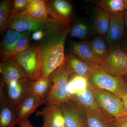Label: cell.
<instances>
[{
	"instance_id": "1",
	"label": "cell",
	"mask_w": 127,
	"mask_h": 127,
	"mask_svg": "<svg viewBox=\"0 0 127 127\" xmlns=\"http://www.w3.org/2000/svg\"><path fill=\"white\" fill-rule=\"evenodd\" d=\"M72 26L56 22L46 23L44 36L39 44L42 78H48L56 69L65 64V42Z\"/></svg>"
},
{
	"instance_id": "2",
	"label": "cell",
	"mask_w": 127,
	"mask_h": 127,
	"mask_svg": "<svg viewBox=\"0 0 127 127\" xmlns=\"http://www.w3.org/2000/svg\"><path fill=\"white\" fill-rule=\"evenodd\" d=\"M41 56L40 46L36 44L13 57L28 78L35 81L41 78Z\"/></svg>"
},
{
	"instance_id": "3",
	"label": "cell",
	"mask_w": 127,
	"mask_h": 127,
	"mask_svg": "<svg viewBox=\"0 0 127 127\" xmlns=\"http://www.w3.org/2000/svg\"><path fill=\"white\" fill-rule=\"evenodd\" d=\"M65 64L56 69L50 76L52 86L45 99L46 104L60 105L70 98L67 87L70 75Z\"/></svg>"
},
{
	"instance_id": "4",
	"label": "cell",
	"mask_w": 127,
	"mask_h": 127,
	"mask_svg": "<svg viewBox=\"0 0 127 127\" xmlns=\"http://www.w3.org/2000/svg\"><path fill=\"white\" fill-rule=\"evenodd\" d=\"M88 79L94 86L111 92L120 98L127 92V82L124 78L109 75L99 66L95 67Z\"/></svg>"
},
{
	"instance_id": "5",
	"label": "cell",
	"mask_w": 127,
	"mask_h": 127,
	"mask_svg": "<svg viewBox=\"0 0 127 127\" xmlns=\"http://www.w3.org/2000/svg\"><path fill=\"white\" fill-rule=\"evenodd\" d=\"M92 87L98 105L110 117L115 119L127 115L122 99L118 96L93 85Z\"/></svg>"
},
{
	"instance_id": "6",
	"label": "cell",
	"mask_w": 127,
	"mask_h": 127,
	"mask_svg": "<svg viewBox=\"0 0 127 127\" xmlns=\"http://www.w3.org/2000/svg\"><path fill=\"white\" fill-rule=\"evenodd\" d=\"M107 56L99 66L111 76L123 78L127 76V55L122 45L110 47Z\"/></svg>"
},
{
	"instance_id": "7",
	"label": "cell",
	"mask_w": 127,
	"mask_h": 127,
	"mask_svg": "<svg viewBox=\"0 0 127 127\" xmlns=\"http://www.w3.org/2000/svg\"><path fill=\"white\" fill-rule=\"evenodd\" d=\"M32 81L26 78L7 85L0 84V99H4L17 109L23 99L31 92Z\"/></svg>"
},
{
	"instance_id": "8",
	"label": "cell",
	"mask_w": 127,
	"mask_h": 127,
	"mask_svg": "<svg viewBox=\"0 0 127 127\" xmlns=\"http://www.w3.org/2000/svg\"><path fill=\"white\" fill-rule=\"evenodd\" d=\"M46 23L32 18L26 11L11 13L7 21L8 28L20 32L44 30Z\"/></svg>"
},
{
	"instance_id": "9",
	"label": "cell",
	"mask_w": 127,
	"mask_h": 127,
	"mask_svg": "<svg viewBox=\"0 0 127 127\" xmlns=\"http://www.w3.org/2000/svg\"><path fill=\"white\" fill-rule=\"evenodd\" d=\"M59 105L65 127H88L85 110L76 102L70 98Z\"/></svg>"
},
{
	"instance_id": "10",
	"label": "cell",
	"mask_w": 127,
	"mask_h": 127,
	"mask_svg": "<svg viewBox=\"0 0 127 127\" xmlns=\"http://www.w3.org/2000/svg\"><path fill=\"white\" fill-rule=\"evenodd\" d=\"M46 3L48 13L55 22L71 26L72 7L69 2L64 0H46Z\"/></svg>"
},
{
	"instance_id": "11",
	"label": "cell",
	"mask_w": 127,
	"mask_h": 127,
	"mask_svg": "<svg viewBox=\"0 0 127 127\" xmlns=\"http://www.w3.org/2000/svg\"><path fill=\"white\" fill-rule=\"evenodd\" d=\"M35 115L43 118L41 127H65L62 111L58 104L46 103L41 110L37 111Z\"/></svg>"
},
{
	"instance_id": "12",
	"label": "cell",
	"mask_w": 127,
	"mask_h": 127,
	"mask_svg": "<svg viewBox=\"0 0 127 127\" xmlns=\"http://www.w3.org/2000/svg\"><path fill=\"white\" fill-rule=\"evenodd\" d=\"M124 12L111 15L110 25L108 31L104 37L109 47L121 45L125 31Z\"/></svg>"
},
{
	"instance_id": "13",
	"label": "cell",
	"mask_w": 127,
	"mask_h": 127,
	"mask_svg": "<svg viewBox=\"0 0 127 127\" xmlns=\"http://www.w3.org/2000/svg\"><path fill=\"white\" fill-rule=\"evenodd\" d=\"M0 71L2 76L0 81L1 85H7L13 82L28 78L14 57L1 61Z\"/></svg>"
},
{
	"instance_id": "14",
	"label": "cell",
	"mask_w": 127,
	"mask_h": 127,
	"mask_svg": "<svg viewBox=\"0 0 127 127\" xmlns=\"http://www.w3.org/2000/svg\"><path fill=\"white\" fill-rule=\"evenodd\" d=\"M44 103L45 100L35 95L31 92L23 99L17 108V125L25 119H28L37 108Z\"/></svg>"
},
{
	"instance_id": "15",
	"label": "cell",
	"mask_w": 127,
	"mask_h": 127,
	"mask_svg": "<svg viewBox=\"0 0 127 127\" xmlns=\"http://www.w3.org/2000/svg\"><path fill=\"white\" fill-rule=\"evenodd\" d=\"M69 47L70 51L73 54L91 65L100 66L102 63V61L98 59L93 54L88 42L70 41Z\"/></svg>"
},
{
	"instance_id": "16",
	"label": "cell",
	"mask_w": 127,
	"mask_h": 127,
	"mask_svg": "<svg viewBox=\"0 0 127 127\" xmlns=\"http://www.w3.org/2000/svg\"><path fill=\"white\" fill-rule=\"evenodd\" d=\"M66 56L65 65L70 75H78L89 78L95 66L87 63L75 55L68 54Z\"/></svg>"
},
{
	"instance_id": "17",
	"label": "cell",
	"mask_w": 127,
	"mask_h": 127,
	"mask_svg": "<svg viewBox=\"0 0 127 127\" xmlns=\"http://www.w3.org/2000/svg\"><path fill=\"white\" fill-rule=\"evenodd\" d=\"M88 127H113L114 119L101 108L85 109Z\"/></svg>"
},
{
	"instance_id": "18",
	"label": "cell",
	"mask_w": 127,
	"mask_h": 127,
	"mask_svg": "<svg viewBox=\"0 0 127 127\" xmlns=\"http://www.w3.org/2000/svg\"><path fill=\"white\" fill-rule=\"evenodd\" d=\"M27 32H20L10 29L7 31L1 44V61L11 57L16 45Z\"/></svg>"
},
{
	"instance_id": "19",
	"label": "cell",
	"mask_w": 127,
	"mask_h": 127,
	"mask_svg": "<svg viewBox=\"0 0 127 127\" xmlns=\"http://www.w3.org/2000/svg\"><path fill=\"white\" fill-rule=\"evenodd\" d=\"M46 1L43 0H31L26 9V12L32 18L43 23L55 22L48 13Z\"/></svg>"
},
{
	"instance_id": "20",
	"label": "cell",
	"mask_w": 127,
	"mask_h": 127,
	"mask_svg": "<svg viewBox=\"0 0 127 127\" xmlns=\"http://www.w3.org/2000/svg\"><path fill=\"white\" fill-rule=\"evenodd\" d=\"M111 14L101 8H95L92 27L94 32L104 37L109 29Z\"/></svg>"
},
{
	"instance_id": "21",
	"label": "cell",
	"mask_w": 127,
	"mask_h": 127,
	"mask_svg": "<svg viewBox=\"0 0 127 127\" xmlns=\"http://www.w3.org/2000/svg\"><path fill=\"white\" fill-rule=\"evenodd\" d=\"M0 100V127H15L17 109L4 99Z\"/></svg>"
},
{
	"instance_id": "22",
	"label": "cell",
	"mask_w": 127,
	"mask_h": 127,
	"mask_svg": "<svg viewBox=\"0 0 127 127\" xmlns=\"http://www.w3.org/2000/svg\"><path fill=\"white\" fill-rule=\"evenodd\" d=\"M69 97L84 109L100 108L95 100L92 85L90 82L87 89L84 94L72 95Z\"/></svg>"
},
{
	"instance_id": "23",
	"label": "cell",
	"mask_w": 127,
	"mask_h": 127,
	"mask_svg": "<svg viewBox=\"0 0 127 127\" xmlns=\"http://www.w3.org/2000/svg\"><path fill=\"white\" fill-rule=\"evenodd\" d=\"M67 90L70 96L83 94L87 89L89 81L88 78L78 75H70Z\"/></svg>"
},
{
	"instance_id": "24",
	"label": "cell",
	"mask_w": 127,
	"mask_h": 127,
	"mask_svg": "<svg viewBox=\"0 0 127 127\" xmlns=\"http://www.w3.org/2000/svg\"><path fill=\"white\" fill-rule=\"evenodd\" d=\"M88 42L93 54L103 61L107 56L110 48L103 37L96 36Z\"/></svg>"
},
{
	"instance_id": "25",
	"label": "cell",
	"mask_w": 127,
	"mask_h": 127,
	"mask_svg": "<svg viewBox=\"0 0 127 127\" xmlns=\"http://www.w3.org/2000/svg\"><path fill=\"white\" fill-rule=\"evenodd\" d=\"M52 82L51 78H42L32 81L31 92L39 97L45 99L51 88Z\"/></svg>"
},
{
	"instance_id": "26",
	"label": "cell",
	"mask_w": 127,
	"mask_h": 127,
	"mask_svg": "<svg viewBox=\"0 0 127 127\" xmlns=\"http://www.w3.org/2000/svg\"><path fill=\"white\" fill-rule=\"evenodd\" d=\"M94 2L98 7L111 15L125 11V0H101L94 1Z\"/></svg>"
},
{
	"instance_id": "27",
	"label": "cell",
	"mask_w": 127,
	"mask_h": 127,
	"mask_svg": "<svg viewBox=\"0 0 127 127\" xmlns=\"http://www.w3.org/2000/svg\"><path fill=\"white\" fill-rule=\"evenodd\" d=\"M94 31L92 27L84 21L78 22L72 26L69 37L86 39L92 35Z\"/></svg>"
},
{
	"instance_id": "28",
	"label": "cell",
	"mask_w": 127,
	"mask_h": 127,
	"mask_svg": "<svg viewBox=\"0 0 127 127\" xmlns=\"http://www.w3.org/2000/svg\"><path fill=\"white\" fill-rule=\"evenodd\" d=\"M11 0H3L0 3V31L4 33L8 28L7 21L11 14Z\"/></svg>"
},
{
	"instance_id": "29",
	"label": "cell",
	"mask_w": 127,
	"mask_h": 127,
	"mask_svg": "<svg viewBox=\"0 0 127 127\" xmlns=\"http://www.w3.org/2000/svg\"><path fill=\"white\" fill-rule=\"evenodd\" d=\"M31 32H28L26 35L18 42L12 53V57L23 52L29 47L30 40V35Z\"/></svg>"
},
{
	"instance_id": "30",
	"label": "cell",
	"mask_w": 127,
	"mask_h": 127,
	"mask_svg": "<svg viewBox=\"0 0 127 127\" xmlns=\"http://www.w3.org/2000/svg\"><path fill=\"white\" fill-rule=\"evenodd\" d=\"M31 0H15L12 1L11 13H18L26 11Z\"/></svg>"
},
{
	"instance_id": "31",
	"label": "cell",
	"mask_w": 127,
	"mask_h": 127,
	"mask_svg": "<svg viewBox=\"0 0 127 127\" xmlns=\"http://www.w3.org/2000/svg\"><path fill=\"white\" fill-rule=\"evenodd\" d=\"M113 127H127V115L114 119Z\"/></svg>"
},
{
	"instance_id": "32",
	"label": "cell",
	"mask_w": 127,
	"mask_h": 127,
	"mask_svg": "<svg viewBox=\"0 0 127 127\" xmlns=\"http://www.w3.org/2000/svg\"><path fill=\"white\" fill-rule=\"evenodd\" d=\"M44 35V31L40 30V31L34 32L32 35V38L35 41L40 40L43 38Z\"/></svg>"
},
{
	"instance_id": "33",
	"label": "cell",
	"mask_w": 127,
	"mask_h": 127,
	"mask_svg": "<svg viewBox=\"0 0 127 127\" xmlns=\"http://www.w3.org/2000/svg\"><path fill=\"white\" fill-rule=\"evenodd\" d=\"M18 127H37L32 125L28 119L22 120L18 123Z\"/></svg>"
},
{
	"instance_id": "34",
	"label": "cell",
	"mask_w": 127,
	"mask_h": 127,
	"mask_svg": "<svg viewBox=\"0 0 127 127\" xmlns=\"http://www.w3.org/2000/svg\"><path fill=\"white\" fill-rule=\"evenodd\" d=\"M125 111L127 114V92L121 98Z\"/></svg>"
},
{
	"instance_id": "35",
	"label": "cell",
	"mask_w": 127,
	"mask_h": 127,
	"mask_svg": "<svg viewBox=\"0 0 127 127\" xmlns=\"http://www.w3.org/2000/svg\"><path fill=\"white\" fill-rule=\"evenodd\" d=\"M124 19L125 21V28L127 31V10L124 11Z\"/></svg>"
},
{
	"instance_id": "36",
	"label": "cell",
	"mask_w": 127,
	"mask_h": 127,
	"mask_svg": "<svg viewBox=\"0 0 127 127\" xmlns=\"http://www.w3.org/2000/svg\"><path fill=\"white\" fill-rule=\"evenodd\" d=\"M124 46L125 48V50H127V38L125 40V42H124Z\"/></svg>"
},
{
	"instance_id": "37",
	"label": "cell",
	"mask_w": 127,
	"mask_h": 127,
	"mask_svg": "<svg viewBox=\"0 0 127 127\" xmlns=\"http://www.w3.org/2000/svg\"><path fill=\"white\" fill-rule=\"evenodd\" d=\"M125 10H127V0H125Z\"/></svg>"
},
{
	"instance_id": "38",
	"label": "cell",
	"mask_w": 127,
	"mask_h": 127,
	"mask_svg": "<svg viewBox=\"0 0 127 127\" xmlns=\"http://www.w3.org/2000/svg\"><path fill=\"white\" fill-rule=\"evenodd\" d=\"M124 78V79H125V81H127V76L125 78Z\"/></svg>"
},
{
	"instance_id": "39",
	"label": "cell",
	"mask_w": 127,
	"mask_h": 127,
	"mask_svg": "<svg viewBox=\"0 0 127 127\" xmlns=\"http://www.w3.org/2000/svg\"><path fill=\"white\" fill-rule=\"evenodd\" d=\"M125 51L127 55V50H125Z\"/></svg>"
},
{
	"instance_id": "40",
	"label": "cell",
	"mask_w": 127,
	"mask_h": 127,
	"mask_svg": "<svg viewBox=\"0 0 127 127\" xmlns=\"http://www.w3.org/2000/svg\"></svg>"
}]
</instances>
